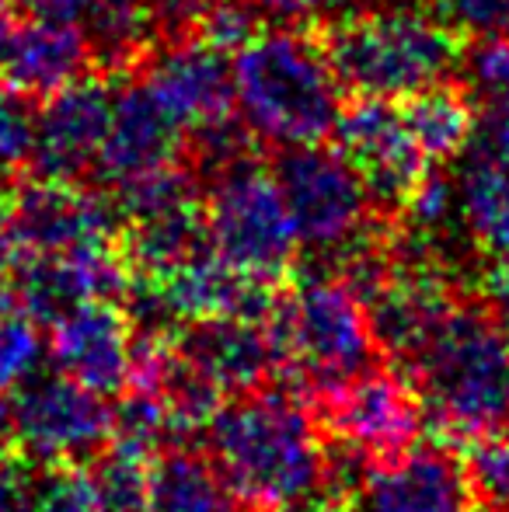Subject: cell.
<instances>
[{"mask_svg": "<svg viewBox=\"0 0 509 512\" xmlns=\"http://www.w3.org/2000/svg\"><path fill=\"white\" fill-rule=\"evenodd\" d=\"M109 0H25V7L32 11V18H53V21H74L84 25L98 7H105Z\"/></svg>", "mask_w": 509, "mask_h": 512, "instance_id": "obj_38", "label": "cell"}, {"mask_svg": "<svg viewBox=\"0 0 509 512\" xmlns=\"http://www.w3.org/2000/svg\"><path fill=\"white\" fill-rule=\"evenodd\" d=\"M272 175L290 209L300 248L311 255L346 258L377 234V199L342 150H328L321 143L290 147L283 150Z\"/></svg>", "mask_w": 509, "mask_h": 512, "instance_id": "obj_7", "label": "cell"}, {"mask_svg": "<svg viewBox=\"0 0 509 512\" xmlns=\"http://www.w3.org/2000/svg\"><path fill=\"white\" fill-rule=\"evenodd\" d=\"M482 307L509 331V258H496L482 279Z\"/></svg>", "mask_w": 509, "mask_h": 512, "instance_id": "obj_37", "label": "cell"}, {"mask_svg": "<svg viewBox=\"0 0 509 512\" xmlns=\"http://www.w3.org/2000/svg\"><path fill=\"white\" fill-rule=\"evenodd\" d=\"M461 67L471 91L492 108H509V35H478L461 53Z\"/></svg>", "mask_w": 509, "mask_h": 512, "instance_id": "obj_29", "label": "cell"}, {"mask_svg": "<svg viewBox=\"0 0 509 512\" xmlns=\"http://www.w3.org/2000/svg\"><path fill=\"white\" fill-rule=\"evenodd\" d=\"M265 324L276 349V384L300 398L349 384L381 356L370 310L342 276H318L279 293Z\"/></svg>", "mask_w": 509, "mask_h": 512, "instance_id": "obj_4", "label": "cell"}, {"mask_svg": "<svg viewBox=\"0 0 509 512\" xmlns=\"http://www.w3.org/2000/svg\"><path fill=\"white\" fill-rule=\"evenodd\" d=\"M140 84L157 98V105L182 126V133H203L231 119L234 74L220 46L203 35L178 42H161V49L140 63Z\"/></svg>", "mask_w": 509, "mask_h": 512, "instance_id": "obj_10", "label": "cell"}, {"mask_svg": "<svg viewBox=\"0 0 509 512\" xmlns=\"http://www.w3.org/2000/svg\"><path fill=\"white\" fill-rule=\"evenodd\" d=\"M349 512H475V499L461 457L447 443H426L370 467Z\"/></svg>", "mask_w": 509, "mask_h": 512, "instance_id": "obj_14", "label": "cell"}, {"mask_svg": "<svg viewBox=\"0 0 509 512\" xmlns=\"http://www.w3.org/2000/svg\"><path fill=\"white\" fill-rule=\"evenodd\" d=\"M112 446L129 453H140V457L154 460L164 446L171 443L168 429V408H164L161 391H150V387H133L119 391V401L112 408Z\"/></svg>", "mask_w": 509, "mask_h": 512, "instance_id": "obj_24", "label": "cell"}, {"mask_svg": "<svg viewBox=\"0 0 509 512\" xmlns=\"http://www.w3.org/2000/svg\"><path fill=\"white\" fill-rule=\"evenodd\" d=\"M258 11V18H272L293 25V21H307L314 14H321L325 7H332L335 0H248Z\"/></svg>", "mask_w": 509, "mask_h": 512, "instance_id": "obj_39", "label": "cell"}, {"mask_svg": "<svg viewBox=\"0 0 509 512\" xmlns=\"http://www.w3.org/2000/svg\"><path fill=\"white\" fill-rule=\"evenodd\" d=\"M39 512H105L88 464H49Z\"/></svg>", "mask_w": 509, "mask_h": 512, "instance_id": "obj_31", "label": "cell"}, {"mask_svg": "<svg viewBox=\"0 0 509 512\" xmlns=\"http://www.w3.org/2000/svg\"><path fill=\"white\" fill-rule=\"evenodd\" d=\"M210 248L258 283L279 286L297 262V230L279 182L252 154L206 178L203 203Z\"/></svg>", "mask_w": 509, "mask_h": 512, "instance_id": "obj_6", "label": "cell"}, {"mask_svg": "<svg viewBox=\"0 0 509 512\" xmlns=\"http://www.w3.org/2000/svg\"><path fill=\"white\" fill-rule=\"evenodd\" d=\"M447 21L471 39L509 35V0H447Z\"/></svg>", "mask_w": 509, "mask_h": 512, "instance_id": "obj_35", "label": "cell"}, {"mask_svg": "<svg viewBox=\"0 0 509 512\" xmlns=\"http://www.w3.org/2000/svg\"><path fill=\"white\" fill-rule=\"evenodd\" d=\"M210 457L252 512H349L328 481V436L304 398L255 387L220 405Z\"/></svg>", "mask_w": 509, "mask_h": 512, "instance_id": "obj_1", "label": "cell"}, {"mask_svg": "<svg viewBox=\"0 0 509 512\" xmlns=\"http://www.w3.org/2000/svg\"><path fill=\"white\" fill-rule=\"evenodd\" d=\"M11 307H14L11 293H4V290H0V314H4V310H11Z\"/></svg>", "mask_w": 509, "mask_h": 512, "instance_id": "obj_43", "label": "cell"}, {"mask_svg": "<svg viewBox=\"0 0 509 512\" xmlns=\"http://www.w3.org/2000/svg\"><path fill=\"white\" fill-rule=\"evenodd\" d=\"M468 150L478 157H489V161L509 164V108H492L485 119H478Z\"/></svg>", "mask_w": 509, "mask_h": 512, "instance_id": "obj_36", "label": "cell"}, {"mask_svg": "<svg viewBox=\"0 0 509 512\" xmlns=\"http://www.w3.org/2000/svg\"><path fill=\"white\" fill-rule=\"evenodd\" d=\"M405 373L440 436L509 429V331L482 304H454L408 356Z\"/></svg>", "mask_w": 509, "mask_h": 512, "instance_id": "obj_2", "label": "cell"}, {"mask_svg": "<svg viewBox=\"0 0 509 512\" xmlns=\"http://www.w3.org/2000/svg\"><path fill=\"white\" fill-rule=\"evenodd\" d=\"M18 258H21V241H18V230H14L11 199L0 196V283L18 269Z\"/></svg>", "mask_w": 509, "mask_h": 512, "instance_id": "obj_40", "label": "cell"}, {"mask_svg": "<svg viewBox=\"0 0 509 512\" xmlns=\"http://www.w3.org/2000/svg\"><path fill=\"white\" fill-rule=\"evenodd\" d=\"M14 446L42 464H91L112 439V408L67 373L21 384Z\"/></svg>", "mask_w": 509, "mask_h": 512, "instance_id": "obj_8", "label": "cell"}, {"mask_svg": "<svg viewBox=\"0 0 509 512\" xmlns=\"http://www.w3.org/2000/svg\"><path fill=\"white\" fill-rule=\"evenodd\" d=\"M342 88L363 98L408 102L419 91L447 84L461 67L454 25L412 7L346 14L321 35Z\"/></svg>", "mask_w": 509, "mask_h": 512, "instance_id": "obj_5", "label": "cell"}, {"mask_svg": "<svg viewBox=\"0 0 509 512\" xmlns=\"http://www.w3.org/2000/svg\"><path fill=\"white\" fill-rule=\"evenodd\" d=\"M133 335V317L119 300H84L53 321L49 352L60 373L109 398L129 384Z\"/></svg>", "mask_w": 509, "mask_h": 512, "instance_id": "obj_16", "label": "cell"}, {"mask_svg": "<svg viewBox=\"0 0 509 512\" xmlns=\"http://www.w3.org/2000/svg\"><path fill=\"white\" fill-rule=\"evenodd\" d=\"M464 474H468L475 512H509V436L485 432L464 446Z\"/></svg>", "mask_w": 509, "mask_h": 512, "instance_id": "obj_26", "label": "cell"}, {"mask_svg": "<svg viewBox=\"0 0 509 512\" xmlns=\"http://www.w3.org/2000/svg\"><path fill=\"white\" fill-rule=\"evenodd\" d=\"M35 122H39V108L32 105V95L18 88H0V178L32 164Z\"/></svg>", "mask_w": 509, "mask_h": 512, "instance_id": "obj_28", "label": "cell"}, {"mask_svg": "<svg viewBox=\"0 0 509 512\" xmlns=\"http://www.w3.org/2000/svg\"><path fill=\"white\" fill-rule=\"evenodd\" d=\"M175 349L203 370L224 394H245L276 377V349L269 324L255 317L224 314L182 324Z\"/></svg>", "mask_w": 509, "mask_h": 512, "instance_id": "obj_18", "label": "cell"}, {"mask_svg": "<svg viewBox=\"0 0 509 512\" xmlns=\"http://www.w3.org/2000/svg\"><path fill=\"white\" fill-rule=\"evenodd\" d=\"M112 115V91L105 81L84 74L56 95L42 98L35 122V150L28 168L39 178L81 182L98 164Z\"/></svg>", "mask_w": 509, "mask_h": 512, "instance_id": "obj_15", "label": "cell"}, {"mask_svg": "<svg viewBox=\"0 0 509 512\" xmlns=\"http://www.w3.org/2000/svg\"><path fill=\"white\" fill-rule=\"evenodd\" d=\"M401 209L422 234H436L457 216V182H450L440 168H426Z\"/></svg>", "mask_w": 509, "mask_h": 512, "instance_id": "obj_32", "label": "cell"}, {"mask_svg": "<svg viewBox=\"0 0 509 512\" xmlns=\"http://www.w3.org/2000/svg\"><path fill=\"white\" fill-rule=\"evenodd\" d=\"M88 35L74 21L32 18L28 25H14L7 49L4 77L11 88L32 98H49L67 84L81 81L91 67Z\"/></svg>", "mask_w": 509, "mask_h": 512, "instance_id": "obj_19", "label": "cell"}, {"mask_svg": "<svg viewBox=\"0 0 509 512\" xmlns=\"http://www.w3.org/2000/svg\"><path fill=\"white\" fill-rule=\"evenodd\" d=\"M401 108H405V122L429 164H443L471 147L478 126L475 108H471V98L450 81L419 91Z\"/></svg>", "mask_w": 509, "mask_h": 512, "instance_id": "obj_22", "label": "cell"}, {"mask_svg": "<svg viewBox=\"0 0 509 512\" xmlns=\"http://www.w3.org/2000/svg\"><path fill=\"white\" fill-rule=\"evenodd\" d=\"M81 28L88 35L91 60L102 70H112V74L140 67L150 56V46H154V35H150L147 21H143L140 7L133 0H109Z\"/></svg>", "mask_w": 509, "mask_h": 512, "instance_id": "obj_23", "label": "cell"}, {"mask_svg": "<svg viewBox=\"0 0 509 512\" xmlns=\"http://www.w3.org/2000/svg\"><path fill=\"white\" fill-rule=\"evenodd\" d=\"M457 216L492 258H509V164L471 154L457 178Z\"/></svg>", "mask_w": 509, "mask_h": 512, "instance_id": "obj_21", "label": "cell"}, {"mask_svg": "<svg viewBox=\"0 0 509 512\" xmlns=\"http://www.w3.org/2000/svg\"><path fill=\"white\" fill-rule=\"evenodd\" d=\"M11 216L21 251L28 255H63L77 248L116 244L119 223H123L119 206L98 192L81 189L77 182H56L39 175L14 192Z\"/></svg>", "mask_w": 509, "mask_h": 512, "instance_id": "obj_12", "label": "cell"}, {"mask_svg": "<svg viewBox=\"0 0 509 512\" xmlns=\"http://www.w3.org/2000/svg\"><path fill=\"white\" fill-rule=\"evenodd\" d=\"M133 286V265L119 244L77 248L63 255H32L18 269L11 300L35 321L53 324L84 300H123Z\"/></svg>", "mask_w": 509, "mask_h": 512, "instance_id": "obj_13", "label": "cell"}, {"mask_svg": "<svg viewBox=\"0 0 509 512\" xmlns=\"http://www.w3.org/2000/svg\"><path fill=\"white\" fill-rule=\"evenodd\" d=\"M11 35H14V21L11 14L0 7V74H4L7 67V49H11Z\"/></svg>", "mask_w": 509, "mask_h": 512, "instance_id": "obj_42", "label": "cell"}, {"mask_svg": "<svg viewBox=\"0 0 509 512\" xmlns=\"http://www.w3.org/2000/svg\"><path fill=\"white\" fill-rule=\"evenodd\" d=\"M178 161H185V133L157 98L140 81L112 95L109 129L95 164L102 182L119 192Z\"/></svg>", "mask_w": 509, "mask_h": 512, "instance_id": "obj_17", "label": "cell"}, {"mask_svg": "<svg viewBox=\"0 0 509 512\" xmlns=\"http://www.w3.org/2000/svg\"><path fill=\"white\" fill-rule=\"evenodd\" d=\"M335 4L346 7V14H360V11H387V7H412L419 0H335Z\"/></svg>", "mask_w": 509, "mask_h": 512, "instance_id": "obj_41", "label": "cell"}, {"mask_svg": "<svg viewBox=\"0 0 509 512\" xmlns=\"http://www.w3.org/2000/svg\"><path fill=\"white\" fill-rule=\"evenodd\" d=\"M335 140L384 206H405L422 171L433 168L408 129L401 102L356 95L353 105H342Z\"/></svg>", "mask_w": 509, "mask_h": 512, "instance_id": "obj_11", "label": "cell"}, {"mask_svg": "<svg viewBox=\"0 0 509 512\" xmlns=\"http://www.w3.org/2000/svg\"><path fill=\"white\" fill-rule=\"evenodd\" d=\"M234 108L252 136L272 147H311L335 133L342 81L321 39L297 28L255 32L234 49Z\"/></svg>", "mask_w": 509, "mask_h": 512, "instance_id": "obj_3", "label": "cell"}, {"mask_svg": "<svg viewBox=\"0 0 509 512\" xmlns=\"http://www.w3.org/2000/svg\"><path fill=\"white\" fill-rule=\"evenodd\" d=\"M133 4L140 7L154 42H178L199 35V21L210 0H133Z\"/></svg>", "mask_w": 509, "mask_h": 512, "instance_id": "obj_34", "label": "cell"}, {"mask_svg": "<svg viewBox=\"0 0 509 512\" xmlns=\"http://www.w3.org/2000/svg\"><path fill=\"white\" fill-rule=\"evenodd\" d=\"M318 405V422L325 436L363 453L370 464L405 453L408 446H415L426 425V411H422L412 380L394 370H377V366L321 394Z\"/></svg>", "mask_w": 509, "mask_h": 512, "instance_id": "obj_9", "label": "cell"}, {"mask_svg": "<svg viewBox=\"0 0 509 512\" xmlns=\"http://www.w3.org/2000/svg\"><path fill=\"white\" fill-rule=\"evenodd\" d=\"M91 478L105 512H150V457L109 443L91 460Z\"/></svg>", "mask_w": 509, "mask_h": 512, "instance_id": "obj_25", "label": "cell"}, {"mask_svg": "<svg viewBox=\"0 0 509 512\" xmlns=\"http://www.w3.org/2000/svg\"><path fill=\"white\" fill-rule=\"evenodd\" d=\"M258 32V11L248 0H210L203 21H199V35L213 46L238 49Z\"/></svg>", "mask_w": 509, "mask_h": 512, "instance_id": "obj_33", "label": "cell"}, {"mask_svg": "<svg viewBox=\"0 0 509 512\" xmlns=\"http://www.w3.org/2000/svg\"><path fill=\"white\" fill-rule=\"evenodd\" d=\"M42 356H46V342H42L39 321L18 307L4 310L0 314V398L28 384Z\"/></svg>", "mask_w": 509, "mask_h": 512, "instance_id": "obj_27", "label": "cell"}, {"mask_svg": "<svg viewBox=\"0 0 509 512\" xmlns=\"http://www.w3.org/2000/svg\"><path fill=\"white\" fill-rule=\"evenodd\" d=\"M49 464L28 457L25 450L0 453V512H39Z\"/></svg>", "mask_w": 509, "mask_h": 512, "instance_id": "obj_30", "label": "cell"}, {"mask_svg": "<svg viewBox=\"0 0 509 512\" xmlns=\"http://www.w3.org/2000/svg\"><path fill=\"white\" fill-rule=\"evenodd\" d=\"M150 512H252L231 492L213 457L164 446L150 460Z\"/></svg>", "mask_w": 509, "mask_h": 512, "instance_id": "obj_20", "label": "cell"}]
</instances>
